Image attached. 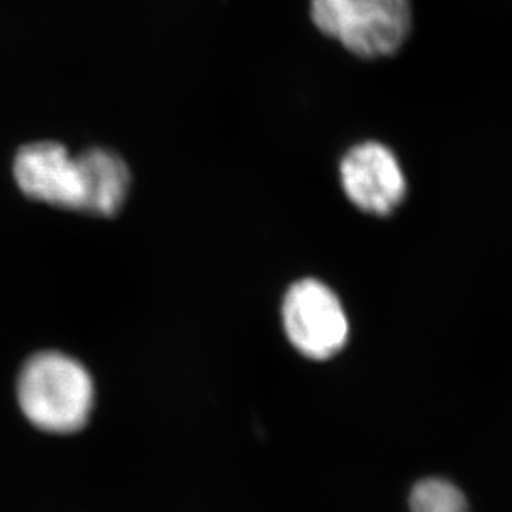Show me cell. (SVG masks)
I'll return each instance as SVG.
<instances>
[{
  "label": "cell",
  "mask_w": 512,
  "mask_h": 512,
  "mask_svg": "<svg viewBox=\"0 0 512 512\" xmlns=\"http://www.w3.org/2000/svg\"><path fill=\"white\" fill-rule=\"evenodd\" d=\"M17 401L27 421L40 431L75 433L94 411V381L79 361L59 351H44L20 370Z\"/></svg>",
  "instance_id": "1"
},
{
  "label": "cell",
  "mask_w": 512,
  "mask_h": 512,
  "mask_svg": "<svg viewBox=\"0 0 512 512\" xmlns=\"http://www.w3.org/2000/svg\"><path fill=\"white\" fill-rule=\"evenodd\" d=\"M311 19L351 54L380 59L403 47L413 9L409 0H311Z\"/></svg>",
  "instance_id": "2"
},
{
  "label": "cell",
  "mask_w": 512,
  "mask_h": 512,
  "mask_svg": "<svg viewBox=\"0 0 512 512\" xmlns=\"http://www.w3.org/2000/svg\"><path fill=\"white\" fill-rule=\"evenodd\" d=\"M281 315L291 345L310 360H330L350 338L345 306L323 281L305 278L293 283L286 291Z\"/></svg>",
  "instance_id": "3"
},
{
  "label": "cell",
  "mask_w": 512,
  "mask_h": 512,
  "mask_svg": "<svg viewBox=\"0 0 512 512\" xmlns=\"http://www.w3.org/2000/svg\"><path fill=\"white\" fill-rule=\"evenodd\" d=\"M341 187L361 212L388 217L403 203L408 185L391 148L363 142L346 153L340 165Z\"/></svg>",
  "instance_id": "4"
},
{
  "label": "cell",
  "mask_w": 512,
  "mask_h": 512,
  "mask_svg": "<svg viewBox=\"0 0 512 512\" xmlns=\"http://www.w3.org/2000/svg\"><path fill=\"white\" fill-rule=\"evenodd\" d=\"M15 182L27 197L54 207L82 210V177L77 157L55 142L20 148L14 162Z\"/></svg>",
  "instance_id": "5"
},
{
  "label": "cell",
  "mask_w": 512,
  "mask_h": 512,
  "mask_svg": "<svg viewBox=\"0 0 512 512\" xmlns=\"http://www.w3.org/2000/svg\"><path fill=\"white\" fill-rule=\"evenodd\" d=\"M82 177V210L99 217H114L130 190V172L119 153L89 148L77 157Z\"/></svg>",
  "instance_id": "6"
},
{
  "label": "cell",
  "mask_w": 512,
  "mask_h": 512,
  "mask_svg": "<svg viewBox=\"0 0 512 512\" xmlns=\"http://www.w3.org/2000/svg\"><path fill=\"white\" fill-rule=\"evenodd\" d=\"M408 508L409 512H471L463 489L441 476H428L414 483Z\"/></svg>",
  "instance_id": "7"
}]
</instances>
